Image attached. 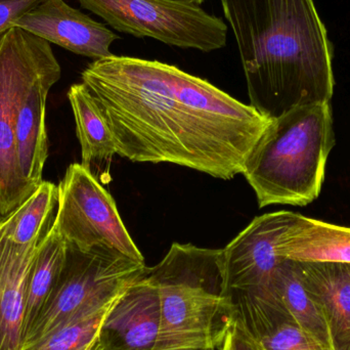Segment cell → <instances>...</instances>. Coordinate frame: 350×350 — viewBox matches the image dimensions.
Segmentation results:
<instances>
[{"instance_id":"603a6c76","label":"cell","mask_w":350,"mask_h":350,"mask_svg":"<svg viewBox=\"0 0 350 350\" xmlns=\"http://www.w3.org/2000/svg\"><path fill=\"white\" fill-rule=\"evenodd\" d=\"M219 350H265L234 318Z\"/></svg>"},{"instance_id":"52a82bcc","label":"cell","mask_w":350,"mask_h":350,"mask_svg":"<svg viewBox=\"0 0 350 350\" xmlns=\"http://www.w3.org/2000/svg\"><path fill=\"white\" fill-rule=\"evenodd\" d=\"M119 32L203 53L226 44L228 26L187 0H78Z\"/></svg>"},{"instance_id":"6da1fadb","label":"cell","mask_w":350,"mask_h":350,"mask_svg":"<svg viewBox=\"0 0 350 350\" xmlns=\"http://www.w3.org/2000/svg\"><path fill=\"white\" fill-rule=\"evenodd\" d=\"M129 161L172 163L220 179L243 174L271 124L207 80L175 66L111 55L81 75Z\"/></svg>"},{"instance_id":"9a60e30c","label":"cell","mask_w":350,"mask_h":350,"mask_svg":"<svg viewBox=\"0 0 350 350\" xmlns=\"http://www.w3.org/2000/svg\"><path fill=\"white\" fill-rule=\"evenodd\" d=\"M302 280L323 308L333 350H350V263L298 262Z\"/></svg>"},{"instance_id":"9c48e42d","label":"cell","mask_w":350,"mask_h":350,"mask_svg":"<svg viewBox=\"0 0 350 350\" xmlns=\"http://www.w3.org/2000/svg\"><path fill=\"white\" fill-rule=\"evenodd\" d=\"M298 213L278 211L255 217L224 249L226 283L232 292H247L280 299L275 289L280 236L295 221Z\"/></svg>"},{"instance_id":"44dd1931","label":"cell","mask_w":350,"mask_h":350,"mask_svg":"<svg viewBox=\"0 0 350 350\" xmlns=\"http://www.w3.org/2000/svg\"><path fill=\"white\" fill-rule=\"evenodd\" d=\"M112 304L61 325L21 350H86L98 336L103 320Z\"/></svg>"},{"instance_id":"d6986e66","label":"cell","mask_w":350,"mask_h":350,"mask_svg":"<svg viewBox=\"0 0 350 350\" xmlns=\"http://www.w3.org/2000/svg\"><path fill=\"white\" fill-rule=\"evenodd\" d=\"M67 255V243L55 226L41 239L31 265L25 300L24 337L51 296Z\"/></svg>"},{"instance_id":"5bb4252c","label":"cell","mask_w":350,"mask_h":350,"mask_svg":"<svg viewBox=\"0 0 350 350\" xmlns=\"http://www.w3.org/2000/svg\"><path fill=\"white\" fill-rule=\"evenodd\" d=\"M234 318L265 350H325L290 316L281 300L232 292Z\"/></svg>"},{"instance_id":"8fae6325","label":"cell","mask_w":350,"mask_h":350,"mask_svg":"<svg viewBox=\"0 0 350 350\" xmlns=\"http://www.w3.org/2000/svg\"><path fill=\"white\" fill-rule=\"evenodd\" d=\"M14 27L94 61L113 55L111 45L119 39L108 27L64 0H41L18 18Z\"/></svg>"},{"instance_id":"3957f363","label":"cell","mask_w":350,"mask_h":350,"mask_svg":"<svg viewBox=\"0 0 350 350\" xmlns=\"http://www.w3.org/2000/svg\"><path fill=\"white\" fill-rule=\"evenodd\" d=\"M147 275L161 302L156 350L220 349L234 322L224 249L174 243Z\"/></svg>"},{"instance_id":"7a4b0ae2","label":"cell","mask_w":350,"mask_h":350,"mask_svg":"<svg viewBox=\"0 0 350 350\" xmlns=\"http://www.w3.org/2000/svg\"><path fill=\"white\" fill-rule=\"evenodd\" d=\"M236 37L250 106L267 118L329 103L332 46L314 0H220Z\"/></svg>"},{"instance_id":"cb8c5ba5","label":"cell","mask_w":350,"mask_h":350,"mask_svg":"<svg viewBox=\"0 0 350 350\" xmlns=\"http://www.w3.org/2000/svg\"><path fill=\"white\" fill-rule=\"evenodd\" d=\"M86 350H102L100 349V345H98V339H94V342H92V345H90V347Z\"/></svg>"},{"instance_id":"8992f818","label":"cell","mask_w":350,"mask_h":350,"mask_svg":"<svg viewBox=\"0 0 350 350\" xmlns=\"http://www.w3.org/2000/svg\"><path fill=\"white\" fill-rule=\"evenodd\" d=\"M57 61L51 43L29 31L12 27L0 34V218L34 193L18 165L16 114L26 90Z\"/></svg>"},{"instance_id":"ba28073f","label":"cell","mask_w":350,"mask_h":350,"mask_svg":"<svg viewBox=\"0 0 350 350\" xmlns=\"http://www.w3.org/2000/svg\"><path fill=\"white\" fill-rule=\"evenodd\" d=\"M57 187L53 226L68 244L85 252L107 247L145 263L121 219L114 198L81 164H71Z\"/></svg>"},{"instance_id":"ffe728a7","label":"cell","mask_w":350,"mask_h":350,"mask_svg":"<svg viewBox=\"0 0 350 350\" xmlns=\"http://www.w3.org/2000/svg\"><path fill=\"white\" fill-rule=\"evenodd\" d=\"M57 202L59 187L43 180L27 201L10 214L12 240L20 245L39 240L55 221Z\"/></svg>"},{"instance_id":"5b68a950","label":"cell","mask_w":350,"mask_h":350,"mask_svg":"<svg viewBox=\"0 0 350 350\" xmlns=\"http://www.w3.org/2000/svg\"><path fill=\"white\" fill-rule=\"evenodd\" d=\"M146 269L145 263L114 249L94 247L85 252L67 243L61 275L38 318L25 335L23 347L61 325L110 306Z\"/></svg>"},{"instance_id":"e0dca14e","label":"cell","mask_w":350,"mask_h":350,"mask_svg":"<svg viewBox=\"0 0 350 350\" xmlns=\"http://www.w3.org/2000/svg\"><path fill=\"white\" fill-rule=\"evenodd\" d=\"M277 251L281 258L297 262L350 263V228L298 214L280 236Z\"/></svg>"},{"instance_id":"2e32d148","label":"cell","mask_w":350,"mask_h":350,"mask_svg":"<svg viewBox=\"0 0 350 350\" xmlns=\"http://www.w3.org/2000/svg\"><path fill=\"white\" fill-rule=\"evenodd\" d=\"M68 98L81 146L80 164L102 185L110 183L111 165L117 154L112 133L85 84H73L68 92Z\"/></svg>"},{"instance_id":"ac0fdd59","label":"cell","mask_w":350,"mask_h":350,"mask_svg":"<svg viewBox=\"0 0 350 350\" xmlns=\"http://www.w3.org/2000/svg\"><path fill=\"white\" fill-rule=\"evenodd\" d=\"M275 289L296 323L325 350H333L330 331L323 308L308 291L297 261L283 259L275 269Z\"/></svg>"},{"instance_id":"484cf974","label":"cell","mask_w":350,"mask_h":350,"mask_svg":"<svg viewBox=\"0 0 350 350\" xmlns=\"http://www.w3.org/2000/svg\"><path fill=\"white\" fill-rule=\"evenodd\" d=\"M174 350H219V349H174Z\"/></svg>"},{"instance_id":"30bf717a","label":"cell","mask_w":350,"mask_h":350,"mask_svg":"<svg viewBox=\"0 0 350 350\" xmlns=\"http://www.w3.org/2000/svg\"><path fill=\"white\" fill-rule=\"evenodd\" d=\"M160 325L159 292L146 269L113 302L96 339L102 350H156Z\"/></svg>"},{"instance_id":"7402d4cb","label":"cell","mask_w":350,"mask_h":350,"mask_svg":"<svg viewBox=\"0 0 350 350\" xmlns=\"http://www.w3.org/2000/svg\"><path fill=\"white\" fill-rule=\"evenodd\" d=\"M41 0H0V34L14 27V22Z\"/></svg>"},{"instance_id":"d4e9b609","label":"cell","mask_w":350,"mask_h":350,"mask_svg":"<svg viewBox=\"0 0 350 350\" xmlns=\"http://www.w3.org/2000/svg\"><path fill=\"white\" fill-rule=\"evenodd\" d=\"M187 1L193 2V3L198 4V5H200V4L203 3L205 0H187Z\"/></svg>"},{"instance_id":"4fadbf2b","label":"cell","mask_w":350,"mask_h":350,"mask_svg":"<svg viewBox=\"0 0 350 350\" xmlns=\"http://www.w3.org/2000/svg\"><path fill=\"white\" fill-rule=\"evenodd\" d=\"M62 75L59 62L51 64L26 90L18 105L16 123L18 165L33 191L42 183L43 168L49 157L45 112L51 88Z\"/></svg>"},{"instance_id":"7c38bea8","label":"cell","mask_w":350,"mask_h":350,"mask_svg":"<svg viewBox=\"0 0 350 350\" xmlns=\"http://www.w3.org/2000/svg\"><path fill=\"white\" fill-rule=\"evenodd\" d=\"M10 215L0 218V350H21L24 342L27 282L39 240L16 244Z\"/></svg>"},{"instance_id":"277c9868","label":"cell","mask_w":350,"mask_h":350,"mask_svg":"<svg viewBox=\"0 0 350 350\" xmlns=\"http://www.w3.org/2000/svg\"><path fill=\"white\" fill-rule=\"evenodd\" d=\"M334 145L329 103L296 107L273 119L243 172L259 207L314 202L322 189Z\"/></svg>"}]
</instances>
